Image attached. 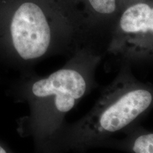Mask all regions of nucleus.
Listing matches in <instances>:
<instances>
[{"label":"nucleus","instance_id":"f257e3e1","mask_svg":"<svg viewBox=\"0 0 153 153\" xmlns=\"http://www.w3.org/2000/svg\"><path fill=\"white\" fill-rule=\"evenodd\" d=\"M100 58L91 50H79L48 76L28 70L10 87L11 97L29 108L27 116L19 120V133L31 137L39 152L55 153L67 115L97 86L95 73Z\"/></svg>","mask_w":153,"mask_h":153},{"label":"nucleus","instance_id":"f03ea898","mask_svg":"<svg viewBox=\"0 0 153 153\" xmlns=\"http://www.w3.org/2000/svg\"><path fill=\"white\" fill-rule=\"evenodd\" d=\"M153 109V85L138 80L130 66H122L92 108L82 118L66 123L55 153H85L106 140L124 133Z\"/></svg>","mask_w":153,"mask_h":153},{"label":"nucleus","instance_id":"7ed1b4c3","mask_svg":"<svg viewBox=\"0 0 153 153\" xmlns=\"http://www.w3.org/2000/svg\"><path fill=\"white\" fill-rule=\"evenodd\" d=\"M10 53L23 72L52 52L56 43H68V36L55 32L43 11L38 4L25 2L13 15L9 30Z\"/></svg>","mask_w":153,"mask_h":153},{"label":"nucleus","instance_id":"20e7f679","mask_svg":"<svg viewBox=\"0 0 153 153\" xmlns=\"http://www.w3.org/2000/svg\"><path fill=\"white\" fill-rule=\"evenodd\" d=\"M110 51L119 55L122 66L153 58V7L140 2L122 14L115 30Z\"/></svg>","mask_w":153,"mask_h":153},{"label":"nucleus","instance_id":"39448f33","mask_svg":"<svg viewBox=\"0 0 153 153\" xmlns=\"http://www.w3.org/2000/svg\"><path fill=\"white\" fill-rule=\"evenodd\" d=\"M123 133V138L111 137L104 141L99 148L116 149L128 153H153V131L137 124Z\"/></svg>","mask_w":153,"mask_h":153},{"label":"nucleus","instance_id":"423d86ee","mask_svg":"<svg viewBox=\"0 0 153 153\" xmlns=\"http://www.w3.org/2000/svg\"><path fill=\"white\" fill-rule=\"evenodd\" d=\"M87 1L91 8L101 16H109L117 7V0H87Z\"/></svg>","mask_w":153,"mask_h":153},{"label":"nucleus","instance_id":"0eeeda50","mask_svg":"<svg viewBox=\"0 0 153 153\" xmlns=\"http://www.w3.org/2000/svg\"><path fill=\"white\" fill-rule=\"evenodd\" d=\"M0 153H10L1 143H0Z\"/></svg>","mask_w":153,"mask_h":153}]
</instances>
